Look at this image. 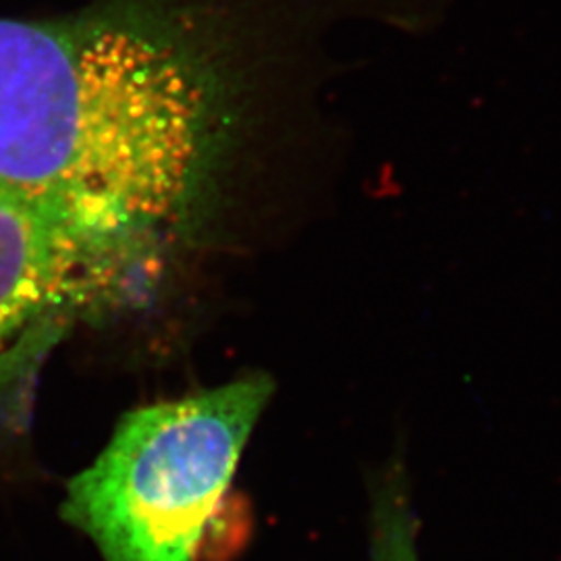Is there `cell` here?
Returning a JSON list of instances; mask_svg holds the SVG:
<instances>
[{
  "label": "cell",
  "mask_w": 561,
  "mask_h": 561,
  "mask_svg": "<svg viewBox=\"0 0 561 561\" xmlns=\"http://www.w3.org/2000/svg\"><path fill=\"white\" fill-rule=\"evenodd\" d=\"M208 92L121 20H0V185L96 245L175 217L201 178Z\"/></svg>",
  "instance_id": "cell-1"
},
{
  "label": "cell",
  "mask_w": 561,
  "mask_h": 561,
  "mask_svg": "<svg viewBox=\"0 0 561 561\" xmlns=\"http://www.w3.org/2000/svg\"><path fill=\"white\" fill-rule=\"evenodd\" d=\"M273 396L250 375L129 412L96 461L69 481L62 516L104 561H194L206 524Z\"/></svg>",
  "instance_id": "cell-2"
},
{
  "label": "cell",
  "mask_w": 561,
  "mask_h": 561,
  "mask_svg": "<svg viewBox=\"0 0 561 561\" xmlns=\"http://www.w3.org/2000/svg\"><path fill=\"white\" fill-rule=\"evenodd\" d=\"M101 252L36 202L0 185V352L46 312L81 298Z\"/></svg>",
  "instance_id": "cell-3"
},
{
  "label": "cell",
  "mask_w": 561,
  "mask_h": 561,
  "mask_svg": "<svg viewBox=\"0 0 561 561\" xmlns=\"http://www.w3.org/2000/svg\"><path fill=\"white\" fill-rule=\"evenodd\" d=\"M370 561H421L416 520L401 472L379 484L370 514Z\"/></svg>",
  "instance_id": "cell-4"
}]
</instances>
